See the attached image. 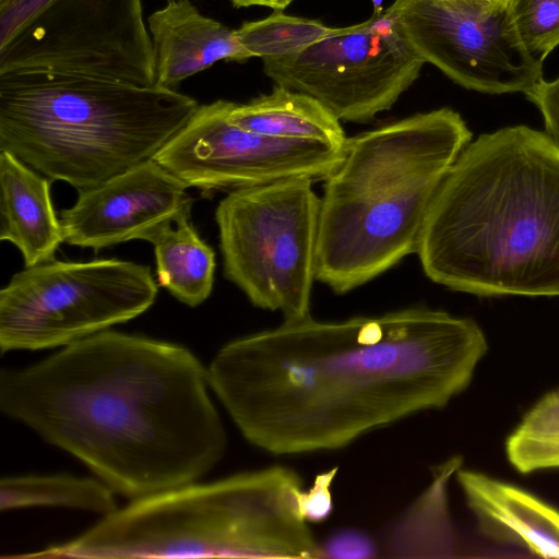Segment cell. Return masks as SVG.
I'll use <instances>...</instances> for the list:
<instances>
[{
	"label": "cell",
	"mask_w": 559,
	"mask_h": 559,
	"mask_svg": "<svg viewBox=\"0 0 559 559\" xmlns=\"http://www.w3.org/2000/svg\"><path fill=\"white\" fill-rule=\"evenodd\" d=\"M471 141L450 108L348 138L320 198L316 280L345 294L416 253L437 191Z\"/></svg>",
	"instance_id": "4"
},
{
	"label": "cell",
	"mask_w": 559,
	"mask_h": 559,
	"mask_svg": "<svg viewBox=\"0 0 559 559\" xmlns=\"http://www.w3.org/2000/svg\"><path fill=\"white\" fill-rule=\"evenodd\" d=\"M187 347L104 330L0 371V411L133 500L210 472L227 435Z\"/></svg>",
	"instance_id": "2"
},
{
	"label": "cell",
	"mask_w": 559,
	"mask_h": 559,
	"mask_svg": "<svg viewBox=\"0 0 559 559\" xmlns=\"http://www.w3.org/2000/svg\"><path fill=\"white\" fill-rule=\"evenodd\" d=\"M262 63L276 85L314 97L340 120L361 123L390 109L418 79L425 61L390 5L299 52L263 58Z\"/></svg>",
	"instance_id": "10"
},
{
	"label": "cell",
	"mask_w": 559,
	"mask_h": 559,
	"mask_svg": "<svg viewBox=\"0 0 559 559\" xmlns=\"http://www.w3.org/2000/svg\"><path fill=\"white\" fill-rule=\"evenodd\" d=\"M146 241L154 248L159 286L189 307L209 298L214 284L215 252L200 237L191 212L155 229Z\"/></svg>",
	"instance_id": "18"
},
{
	"label": "cell",
	"mask_w": 559,
	"mask_h": 559,
	"mask_svg": "<svg viewBox=\"0 0 559 559\" xmlns=\"http://www.w3.org/2000/svg\"><path fill=\"white\" fill-rule=\"evenodd\" d=\"M64 507L108 515L117 510L114 490L103 480L70 474L1 478L0 509Z\"/></svg>",
	"instance_id": "19"
},
{
	"label": "cell",
	"mask_w": 559,
	"mask_h": 559,
	"mask_svg": "<svg viewBox=\"0 0 559 559\" xmlns=\"http://www.w3.org/2000/svg\"><path fill=\"white\" fill-rule=\"evenodd\" d=\"M487 349L473 319L425 306L343 321L309 314L228 342L207 378L245 439L296 455L444 407Z\"/></svg>",
	"instance_id": "1"
},
{
	"label": "cell",
	"mask_w": 559,
	"mask_h": 559,
	"mask_svg": "<svg viewBox=\"0 0 559 559\" xmlns=\"http://www.w3.org/2000/svg\"><path fill=\"white\" fill-rule=\"evenodd\" d=\"M341 27L326 26L319 20L293 16L273 11L267 17L245 22L236 36L250 58L282 57L336 35Z\"/></svg>",
	"instance_id": "21"
},
{
	"label": "cell",
	"mask_w": 559,
	"mask_h": 559,
	"mask_svg": "<svg viewBox=\"0 0 559 559\" xmlns=\"http://www.w3.org/2000/svg\"><path fill=\"white\" fill-rule=\"evenodd\" d=\"M312 183L293 177L238 189L215 211L224 276L285 320L310 314L320 212Z\"/></svg>",
	"instance_id": "7"
},
{
	"label": "cell",
	"mask_w": 559,
	"mask_h": 559,
	"mask_svg": "<svg viewBox=\"0 0 559 559\" xmlns=\"http://www.w3.org/2000/svg\"><path fill=\"white\" fill-rule=\"evenodd\" d=\"M320 546L323 558L362 559L378 556L372 536L356 527L336 530Z\"/></svg>",
	"instance_id": "24"
},
{
	"label": "cell",
	"mask_w": 559,
	"mask_h": 559,
	"mask_svg": "<svg viewBox=\"0 0 559 559\" xmlns=\"http://www.w3.org/2000/svg\"><path fill=\"white\" fill-rule=\"evenodd\" d=\"M155 85L177 90L191 75L221 60L250 59L236 29L203 15L189 0H168L147 19Z\"/></svg>",
	"instance_id": "14"
},
{
	"label": "cell",
	"mask_w": 559,
	"mask_h": 559,
	"mask_svg": "<svg viewBox=\"0 0 559 559\" xmlns=\"http://www.w3.org/2000/svg\"><path fill=\"white\" fill-rule=\"evenodd\" d=\"M233 104L199 105L153 159L203 194L293 177L325 180L342 162L346 146L272 138L234 124Z\"/></svg>",
	"instance_id": "12"
},
{
	"label": "cell",
	"mask_w": 559,
	"mask_h": 559,
	"mask_svg": "<svg viewBox=\"0 0 559 559\" xmlns=\"http://www.w3.org/2000/svg\"><path fill=\"white\" fill-rule=\"evenodd\" d=\"M373 7V13H381L383 11L382 2L383 0H371Z\"/></svg>",
	"instance_id": "28"
},
{
	"label": "cell",
	"mask_w": 559,
	"mask_h": 559,
	"mask_svg": "<svg viewBox=\"0 0 559 559\" xmlns=\"http://www.w3.org/2000/svg\"><path fill=\"white\" fill-rule=\"evenodd\" d=\"M426 276L478 297H559V144L519 124L484 133L440 185L417 251Z\"/></svg>",
	"instance_id": "3"
},
{
	"label": "cell",
	"mask_w": 559,
	"mask_h": 559,
	"mask_svg": "<svg viewBox=\"0 0 559 559\" xmlns=\"http://www.w3.org/2000/svg\"><path fill=\"white\" fill-rule=\"evenodd\" d=\"M304 479L272 465L135 499L81 535L24 558L321 559L299 510Z\"/></svg>",
	"instance_id": "5"
},
{
	"label": "cell",
	"mask_w": 559,
	"mask_h": 559,
	"mask_svg": "<svg viewBox=\"0 0 559 559\" xmlns=\"http://www.w3.org/2000/svg\"><path fill=\"white\" fill-rule=\"evenodd\" d=\"M10 72L154 86L142 0H0V74Z\"/></svg>",
	"instance_id": "8"
},
{
	"label": "cell",
	"mask_w": 559,
	"mask_h": 559,
	"mask_svg": "<svg viewBox=\"0 0 559 559\" xmlns=\"http://www.w3.org/2000/svg\"><path fill=\"white\" fill-rule=\"evenodd\" d=\"M235 8H248L261 5L273 9L274 11H284L294 0H230Z\"/></svg>",
	"instance_id": "27"
},
{
	"label": "cell",
	"mask_w": 559,
	"mask_h": 559,
	"mask_svg": "<svg viewBox=\"0 0 559 559\" xmlns=\"http://www.w3.org/2000/svg\"><path fill=\"white\" fill-rule=\"evenodd\" d=\"M516 34L535 59H544L559 45V0H508Z\"/></svg>",
	"instance_id": "23"
},
{
	"label": "cell",
	"mask_w": 559,
	"mask_h": 559,
	"mask_svg": "<svg viewBox=\"0 0 559 559\" xmlns=\"http://www.w3.org/2000/svg\"><path fill=\"white\" fill-rule=\"evenodd\" d=\"M234 124L263 135L345 147L341 120L314 97L276 85L270 94L246 104L234 103Z\"/></svg>",
	"instance_id": "17"
},
{
	"label": "cell",
	"mask_w": 559,
	"mask_h": 559,
	"mask_svg": "<svg viewBox=\"0 0 559 559\" xmlns=\"http://www.w3.org/2000/svg\"><path fill=\"white\" fill-rule=\"evenodd\" d=\"M51 182L10 152L0 151V240L20 250L25 266L53 259L64 242Z\"/></svg>",
	"instance_id": "16"
},
{
	"label": "cell",
	"mask_w": 559,
	"mask_h": 559,
	"mask_svg": "<svg viewBox=\"0 0 559 559\" xmlns=\"http://www.w3.org/2000/svg\"><path fill=\"white\" fill-rule=\"evenodd\" d=\"M476 1H483L486 3L493 4V5L506 7L508 0H476Z\"/></svg>",
	"instance_id": "29"
},
{
	"label": "cell",
	"mask_w": 559,
	"mask_h": 559,
	"mask_svg": "<svg viewBox=\"0 0 559 559\" xmlns=\"http://www.w3.org/2000/svg\"><path fill=\"white\" fill-rule=\"evenodd\" d=\"M404 36L425 61L456 84L487 94L525 93L543 61L522 45L507 5L476 0H395Z\"/></svg>",
	"instance_id": "11"
},
{
	"label": "cell",
	"mask_w": 559,
	"mask_h": 559,
	"mask_svg": "<svg viewBox=\"0 0 559 559\" xmlns=\"http://www.w3.org/2000/svg\"><path fill=\"white\" fill-rule=\"evenodd\" d=\"M157 294L151 267L128 260L25 266L0 290V349L66 346L139 317Z\"/></svg>",
	"instance_id": "9"
},
{
	"label": "cell",
	"mask_w": 559,
	"mask_h": 559,
	"mask_svg": "<svg viewBox=\"0 0 559 559\" xmlns=\"http://www.w3.org/2000/svg\"><path fill=\"white\" fill-rule=\"evenodd\" d=\"M525 96L539 109L545 131L559 144V78L554 81L539 80Z\"/></svg>",
	"instance_id": "26"
},
{
	"label": "cell",
	"mask_w": 559,
	"mask_h": 559,
	"mask_svg": "<svg viewBox=\"0 0 559 559\" xmlns=\"http://www.w3.org/2000/svg\"><path fill=\"white\" fill-rule=\"evenodd\" d=\"M198 107L158 85L10 72L0 74V151L81 191L153 158Z\"/></svg>",
	"instance_id": "6"
},
{
	"label": "cell",
	"mask_w": 559,
	"mask_h": 559,
	"mask_svg": "<svg viewBox=\"0 0 559 559\" xmlns=\"http://www.w3.org/2000/svg\"><path fill=\"white\" fill-rule=\"evenodd\" d=\"M456 476L484 534L545 558H559L558 510L519 487L485 474L463 469Z\"/></svg>",
	"instance_id": "15"
},
{
	"label": "cell",
	"mask_w": 559,
	"mask_h": 559,
	"mask_svg": "<svg viewBox=\"0 0 559 559\" xmlns=\"http://www.w3.org/2000/svg\"><path fill=\"white\" fill-rule=\"evenodd\" d=\"M435 476L430 487L417 498L396 524L391 547L400 557H433L448 550L451 542L444 515V480L451 474L447 468Z\"/></svg>",
	"instance_id": "20"
},
{
	"label": "cell",
	"mask_w": 559,
	"mask_h": 559,
	"mask_svg": "<svg viewBox=\"0 0 559 559\" xmlns=\"http://www.w3.org/2000/svg\"><path fill=\"white\" fill-rule=\"evenodd\" d=\"M506 449L509 462L522 474L559 467V389L526 414Z\"/></svg>",
	"instance_id": "22"
},
{
	"label": "cell",
	"mask_w": 559,
	"mask_h": 559,
	"mask_svg": "<svg viewBox=\"0 0 559 559\" xmlns=\"http://www.w3.org/2000/svg\"><path fill=\"white\" fill-rule=\"evenodd\" d=\"M188 188L155 159L140 163L79 191L74 204L60 212L64 242L99 251L146 241L155 229L191 212Z\"/></svg>",
	"instance_id": "13"
},
{
	"label": "cell",
	"mask_w": 559,
	"mask_h": 559,
	"mask_svg": "<svg viewBox=\"0 0 559 559\" xmlns=\"http://www.w3.org/2000/svg\"><path fill=\"white\" fill-rule=\"evenodd\" d=\"M337 467L318 474L312 486L302 490L299 498V510L302 518L310 523H320L326 520L333 510L331 487Z\"/></svg>",
	"instance_id": "25"
}]
</instances>
